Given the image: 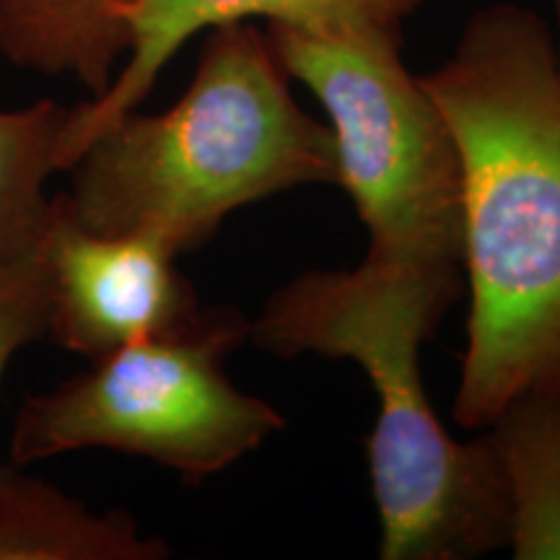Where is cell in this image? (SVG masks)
I'll use <instances>...</instances> for the list:
<instances>
[{
  "mask_svg": "<svg viewBox=\"0 0 560 560\" xmlns=\"http://www.w3.org/2000/svg\"><path fill=\"white\" fill-rule=\"evenodd\" d=\"M462 170L467 348L452 416L482 431L560 395V60L535 11L495 3L423 75Z\"/></svg>",
  "mask_w": 560,
  "mask_h": 560,
  "instance_id": "cell-1",
  "label": "cell"
},
{
  "mask_svg": "<svg viewBox=\"0 0 560 560\" xmlns=\"http://www.w3.org/2000/svg\"><path fill=\"white\" fill-rule=\"evenodd\" d=\"M465 291L462 265L369 252L353 270H306L249 319L280 359L353 361L376 392L366 439L382 560H472L509 550L511 511L488 433L462 444L433 412L420 353Z\"/></svg>",
  "mask_w": 560,
  "mask_h": 560,
  "instance_id": "cell-2",
  "label": "cell"
},
{
  "mask_svg": "<svg viewBox=\"0 0 560 560\" xmlns=\"http://www.w3.org/2000/svg\"><path fill=\"white\" fill-rule=\"evenodd\" d=\"M66 195L83 226L143 234L185 255L234 210L306 185H338L332 132L296 102L268 30L206 32L170 109H132L83 145Z\"/></svg>",
  "mask_w": 560,
  "mask_h": 560,
  "instance_id": "cell-3",
  "label": "cell"
},
{
  "mask_svg": "<svg viewBox=\"0 0 560 560\" xmlns=\"http://www.w3.org/2000/svg\"><path fill=\"white\" fill-rule=\"evenodd\" d=\"M249 340L234 306H202L177 330L91 361L81 374L19 402L13 465L68 452L109 450L202 482L229 470L285 425L260 397L229 380L226 359Z\"/></svg>",
  "mask_w": 560,
  "mask_h": 560,
  "instance_id": "cell-4",
  "label": "cell"
},
{
  "mask_svg": "<svg viewBox=\"0 0 560 560\" xmlns=\"http://www.w3.org/2000/svg\"><path fill=\"white\" fill-rule=\"evenodd\" d=\"M291 81L327 115L338 187L369 229V252L462 265V170L444 115L402 60V32L265 24Z\"/></svg>",
  "mask_w": 560,
  "mask_h": 560,
  "instance_id": "cell-5",
  "label": "cell"
},
{
  "mask_svg": "<svg viewBox=\"0 0 560 560\" xmlns=\"http://www.w3.org/2000/svg\"><path fill=\"white\" fill-rule=\"evenodd\" d=\"M42 252L50 285L47 338L96 361L112 350L177 330L200 299L174 252L143 234H104L75 219L55 195Z\"/></svg>",
  "mask_w": 560,
  "mask_h": 560,
  "instance_id": "cell-6",
  "label": "cell"
},
{
  "mask_svg": "<svg viewBox=\"0 0 560 560\" xmlns=\"http://www.w3.org/2000/svg\"><path fill=\"white\" fill-rule=\"evenodd\" d=\"M429 0H136L130 9V47L104 94L75 104L62 136V172L83 145L109 122L138 109L164 68L202 32L234 21L296 30H397Z\"/></svg>",
  "mask_w": 560,
  "mask_h": 560,
  "instance_id": "cell-7",
  "label": "cell"
},
{
  "mask_svg": "<svg viewBox=\"0 0 560 560\" xmlns=\"http://www.w3.org/2000/svg\"><path fill=\"white\" fill-rule=\"evenodd\" d=\"M170 542L145 535L122 509L94 511L50 480L9 462L0 472V560H166Z\"/></svg>",
  "mask_w": 560,
  "mask_h": 560,
  "instance_id": "cell-8",
  "label": "cell"
},
{
  "mask_svg": "<svg viewBox=\"0 0 560 560\" xmlns=\"http://www.w3.org/2000/svg\"><path fill=\"white\" fill-rule=\"evenodd\" d=\"M136 0H0V58L104 94L130 47Z\"/></svg>",
  "mask_w": 560,
  "mask_h": 560,
  "instance_id": "cell-9",
  "label": "cell"
},
{
  "mask_svg": "<svg viewBox=\"0 0 560 560\" xmlns=\"http://www.w3.org/2000/svg\"><path fill=\"white\" fill-rule=\"evenodd\" d=\"M499 457L516 560H560V395H524L482 429Z\"/></svg>",
  "mask_w": 560,
  "mask_h": 560,
  "instance_id": "cell-10",
  "label": "cell"
},
{
  "mask_svg": "<svg viewBox=\"0 0 560 560\" xmlns=\"http://www.w3.org/2000/svg\"><path fill=\"white\" fill-rule=\"evenodd\" d=\"M70 109L52 100L0 109V268L30 255L45 234L52 206L47 179L62 172Z\"/></svg>",
  "mask_w": 560,
  "mask_h": 560,
  "instance_id": "cell-11",
  "label": "cell"
},
{
  "mask_svg": "<svg viewBox=\"0 0 560 560\" xmlns=\"http://www.w3.org/2000/svg\"><path fill=\"white\" fill-rule=\"evenodd\" d=\"M50 285L42 240L30 255L0 268V382L24 348L47 338ZM9 462L0 459V472Z\"/></svg>",
  "mask_w": 560,
  "mask_h": 560,
  "instance_id": "cell-12",
  "label": "cell"
},
{
  "mask_svg": "<svg viewBox=\"0 0 560 560\" xmlns=\"http://www.w3.org/2000/svg\"><path fill=\"white\" fill-rule=\"evenodd\" d=\"M550 9H552V21H556V26H552V39H556V52L560 60V0H550Z\"/></svg>",
  "mask_w": 560,
  "mask_h": 560,
  "instance_id": "cell-13",
  "label": "cell"
}]
</instances>
